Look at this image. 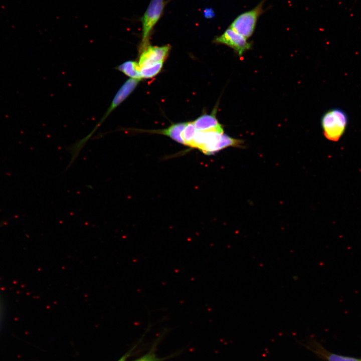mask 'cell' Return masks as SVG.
Masks as SVG:
<instances>
[{"label":"cell","mask_w":361,"mask_h":361,"mask_svg":"<svg viewBox=\"0 0 361 361\" xmlns=\"http://www.w3.org/2000/svg\"><path fill=\"white\" fill-rule=\"evenodd\" d=\"M348 123L346 113L339 108L331 109L321 118L324 136L329 140L337 141L344 133Z\"/></svg>","instance_id":"1"},{"label":"cell","mask_w":361,"mask_h":361,"mask_svg":"<svg viewBox=\"0 0 361 361\" xmlns=\"http://www.w3.org/2000/svg\"><path fill=\"white\" fill-rule=\"evenodd\" d=\"M266 0H262L255 7L242 13L231 24L230 28L248 39L253 34L259 17L264 12L263 6Z\"/></svg>","instance_id":"2"},{"label":"cell","mask_w":361,"mask_h":361,"mask_svg":"<svg viewBox=\"0 0 361 361\" xmlns=\"http://www.w3.org/2000/svg\"><path fill=\"white\" fill-rule=\"evenodd\" d=\"M165 5V0H150L145 12L141 18L142 28V45L143 48L147 46L149 35L162 17Z\"/></svg>","instance_id":"3"},{"label":"cell","mask_w":361,"mask_h":361,"mask_svg":"<svg viewBox=\"0 0 361 361\" xmlns=\"http://www.w3.org/2000/svg\"><path fill=\"white\" fill-rule=\"evenodd\" d=\"M216 43L227 45L233 49L240 56L251 49L252 44L247 39L231 28H228L221 36L215 38Z\"/></svg>","instance_id":"4"},{"label":"cell","mask_w":361,"mask_h":361,"mask_svg":"<svg viewBox=\"0 0 361 361\" xmlns=\"http://www.w3.org/2000/svg\"><path fill=\"white\" fill-rule=\"evenodd\" d=\"M144 48L138 63L140 69L163 62L170 48L169 45L161 47L149 46Z\"/></svg>","instance_id":"5"},{"label":"cell","mask_w":361,"mask_h":361,"mask_svg":"<svg viewBox=\"0 0 361 361\" xmlns=\"http://www.w3.org/2000/svg\"><path fill=\"white\" fill-rule=\"evenodd\" d=\"M140 81L129 78L119 89L114 96L112 101L105 115L98 124L99 126L108 115L120 105L133 92Z\"/></svg>","instance_id":"6"},{"label":"cell","mask_w":361,"mask_h":361,"mask_svg":"<svg viewBox=\"0 0 361 361\" xmlns=\"http://www.w3.org/2000/svg\"><path fill=\"white\" fill-rule=\"evenodd\" d=\"M305 346L319 357L327 361H361L360 358L343 356L328 352L315 341H309Z\"/></svg>","instance_id":"7"},{"label":"cell","mask_w":361,"mask_h":361,"mask_svg":"<svg viewBox=\"0 0 361 361\" xmlns=\"http://www.w3.org/2000/svg\"><path fill=\"white\" fill-rule=\"evenodd\" d=\"M193 122L197 130L224 133L221 124L219 123L216 116L212 114L202 115Z\"/></svg>","instance_id":"8"},{"label":"cell","mask_w":361,"mask_h":361,"mask_svg":"<svg viewBox=\"0 0 361 361\" xmlns=\"http://www.w3.org/2000/svg\"><path fill=\"white\" fill-rule=\"evenodd\" d=\"M187 124V122L173 124L169 127L157 130L151 131L152 133L163 134L170 137L173 140L185 145L182 134Z\"/></svg>","instance_id":"9"},{"label":"cell","mask_w":361,"mask_h":361,"mask_svg":"<svg viewBox=\"0 0 361 361\" xmlns=\"http://www.w3.org/2000/svg\"><path fill=\"white\" fill-rule=\"evenodd\" d=\"M117 69L129 76L130 78L141 80L142 78L138 63L135 61H127L119 65Z\"/></svg>","instance_id":"10"},{"label":"cell","mask_w":361,"mask_h":361,"mask_svg":"<svg viewBox=\"0 0 361 361\" xmlns=\"http://www.w3.org/2000/svg\"><path fill=\"white\" fill-rule=\"evenodd\" d=\"M197 130L193 122H187L182 136L185 142V145L191 147L193 140Z\"/></svg>","instance_id":"11"},{"label":"cell","mask_w":361,"mask_h":361,"mask_svg":"<svg viewBox=\"0 0 361 361\" xmlns=\"http://www.w3.org/2000/svg\"><path fill=\"white\" fill-rule=\"evenodd\" d=\"M163 65V62H159L151 66L140 69L142 78H149L157 75Z\"/></svg>","instance_id":"12"},{"label":"cell","mask_w":361,"mask_h":361,"mask_svg":"<svg viewBox=\"0 0 361 361\" xmlns=\"http://www.w3.org/2000/svg\"><path fill=\"white\" fill-rule=\"evenodd\" d=\"M135 361H160V359L156 356L153 352L150 351Z\"/></svg>","instance_id":"13"},{"label":"cell","mask_w":361,"mask_h":361,"mask_svg":"<svg viewBox=\"0 0 361 361\" xmlns=\"http://www.w3.org/2000/svg\"><path fill=\"white\" fill-rule=\"evenodd\" d=\"M126 356H123L120 359H119L118 361H125L126 359Z\"/></svg>","instance_id":"14"}]
</instances>
